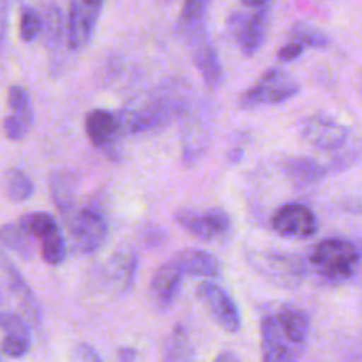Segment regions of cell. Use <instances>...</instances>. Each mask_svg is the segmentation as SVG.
<instances>
[{
  "label": "cell",
  "instance_id": "cell-3",
  "mask_svg": "<svg viewBox=\"0 0 362 362\" xmlns=\"http://www.w3.org/2000/svg\"><path fill=\"white\" fill-rule=\"evenodd\" d=\"M246 260L258 276L278 288L296 290L306 279V262L297 255L250 250Z\"/></svg>",
  "mask_w": 362,
  "mask_h": 362
},
{
  "label": "cell",
  "instance_id": "cell-37",
  "mask_svg": "<svg viewBox=\"0 0 362 362\" xmlns=\"http://www.w3.org/2000/svg\"><path fill=\"white\" fill-rule=\"evenodd\" d=\"M246 7H251V9H260V7H267V4L271 0H240Z\"/></svg>",
  "mask_w": 362,
  "mask_h": 362
},
{
  "label": "cell",
  "instance_id": "cell-27",
  "mask_svg": "<svg viewBox=\"0 0 362 362\" xmlns=\"http://www.w3.org/2000/svg\"><path fill=\"white\" fill-rule=\"evenodd\" d=\"M42 20H45V28H42V37H45L48 49L55 52L60 49L64 39V18L62 11L55 4H49L42 13Z\"/></svg>",
  "mask_w": 362,
  "mask_h": 362
},
{
  "label": "cell",
  "instance_id": "cell-10",
  "mask_svg": "<svg viewBox=\"0 0 362 362\" xmlns=\"http://www.w3.org/2000/svg\"><path fill=\"white\" fill-rule=\"evenodd\" d=\"M349 127L327 115H311L300 124V136L318 151H339L349 140Z\"/></svg>",
  "mask_w": 362,
  "mask_h": 362
},
{
  "label": "cell",
  "instance_id": "cell-5",
  "mask_svg": "<svg viewBox=\"0 0 362 362\" xmlns=\"http://www.w3.org/2000/svg\"><path fill=\"white\" fill-rule=\"evenodd\" d=\"M197 297L212 320L225 332L237 334L243 329V317L233 297L214 279H205L197 286Z\"/></svg>",
  "mask_w": 362,
  "mask_h": 362
},
{
  "label": "cell",
  "instance_id": "cell-33",
  "mask_svg": "<svg viewBox=\"0 0 362 362\" xmlns=\"http://www.w3.org/2000/svg\"><path fill=\"white\" fill-rule=\"evenodd\" d=\"M71 362H103V359L95 352L94 346H90L88 343H78L73 349Z\"/></svg>",
  "mask_w": 362,
  "mask_h": 362
},
{
  "label": "cell",
  "instance_id": "cell-28",
  "mask_svg": "<svg viewBox=\"0 0 362 362\" xmlns=\"http://www.w3.org/2000/svg\"><path fill=\"white\" fill-rule=\"evenodd\" d=\"M34 189V182L23 170L11 168L6 173V193L7 198L14 204H23V202L30 200Z\"/></svg>",
  "mask_w": 362,
  "mask_h": 362
},
{
  "label": "cell",
  "instance_id": "cell-15",
  "mask_svg": "<svg viewBox=\"0 0 362 362\" xmlns=\"http://www.w3.org/2000/svg\"><path fill=\"white\" fill-rule=\"evenodd\" d=\"M99 14H101V9L85 6L81 0H74L71 4L66 27V42L69 49L81 52L85 46H88L95 32Z\"/></svg>",
  "mask_w": 362,
  "mask_h": 362
},
{
  "label": "cell",
  "instance_id": "cell-8",
  "mask_svg": "<svg viewBox=\"0 0 362 362\" xmlns=\"http://www.w3.org/2000/svg\"><path fill=\"white\" fill-rule=\"evenodd\" d=\"M271 226L285 239H311L318 232L315 212L304 204H285L272 214Z\"/></svg>",
  "mask_w": 362,
  "mask_h": 362
},
{
  "label": "cell",
  "instance_id": "cell-30",
  "mask_svg": "<svg viewBox=\"0 0 362 362\" xmlns=\"http://www.w3.org/2000/svg\"><path fill=\"white\" fill-rule=\"evenodd\" d=\"M41 257L48 265H60L67 257V244L60 228L41 239Z\"/></svg>",
  "mask_w": 362,
  "mask_h": 362
},
{
  "label": "cell",
  "instance_id": "cell-29",
  "mask_svg": "<svg viewBox=\"0 0 362 362\" xmlns=\"http://www.w3.org/2000/svg\"><path fill=\"white\" fill-rule=\"evenodd\" d=\"M20 226L25 232L30 233L34 239H45L48 233H52L53 230L59 228L55 218L48 212H30V214H25L20 218Z\"/></svg>",
  "mask_w": 362,
  "mask_h": 362
},
{
  "label": "cell",
  "instance_id": "cell-26",
  "mask_svg": "<svg viewBox=\"0 0 362 362\" xmlns=\"http://www.w3.org/2000/svg\"><path fill=\"white\" fill-rule=\"evenodd\" d=\"M7 105H9L11 110L9 115L32 129L34 108H32V99L27 88L20 87V85H13L7 92Z\"/></svg>",
  "mask_w": 362,
  "mask_h": 362
},
{
  "label": "cell",
  "instance_id": "cell-23",
  "mask_svg": "<svg viewBox=\"0 0 362 362\" xmlns=\"http://www.w3.org/2000/svg\"><path fill=\"white\" fill-rule=\"evenodd\" d=\"M78 177L73 172H55L49 177V194L53 204L57 205L62 214L73 212L74 200H76Z\"/></svg>",
  "mask_w": 362,
  "mask_h": 362
},
{
  "label": "cell",
  "instance_id": "cell-1",
  "mask_svg": "<svg viewBox=\"0 0 362 362\" xmlns=\"http://www.w3.org/2000/svg\"><path fill=\"white\" fill-rule=\"evenodd\" d=\"M189 112V92L182 83H165L120 112L122 133L140 134L168 126Z\"/></svg>",
  "mask_w": 362,
  "mask_h": 362
},
{
  "label": "cell",
  "instance_id": "cell-24",
  "mask_svg": "<svg viewBox=\"0 0 362 362\" xmlns=\"http://www.w3.org/2000/svg\"><path fill=\"white\" fill-rule=\"evenodd\" d=\"M286 175L297 184H311L320 180L325 175V168L311 158H290L285 165Z\"/></svg>",
  "mask_w": 362,
  "mask_h": 362
},
{
  "label": "cell",
  "instance_id": "cell-34",
  "mask_svg": "<svg viewBox=\"0 0 362 362\" xmlns=\"http://www.w3.org/2000/svg\"><path fill=\"white\" fill-rule=\"evenodd\" d=\"M304 48H306V46L300 45L299 41H296V39H290L285 46H281V48H279L278 59L285 64L293 62V60H297L300 55H303Z\"/></svg>",
  "mask_w": 362,
  "mask_h": 362
},
{
  "label": "cell",
  "instance_id": "cell-31",
  "mask_svg": "<svg viewBox=\"0 0 362 362\" xmlns=\"http://www.w3.org/2000/svg\"><path fill=\"white\" fill-rule=\"evenodd\" d=\"M290 39H296L300 45L310 46V48H325L331 42V39L324 30L310 23L293 25V28L290 30Z\"/></svg>",
  "mask_w": 362,
  "mask_h": 362
},
{
  "label": "cell",
  "instance_id": "cell-36",
  "mask_svg": "<svg viewBox=\"0 0 362 362\" xmlns=\"http://www.w3.org/2000/svg\"><path fill=\"white\" fill-rule=\"evenodd\" d=\"M136 359V350L134 349H120L119 350V361L120 362H134Z\"/></svg>",
  "mask_w": 362,
  "mask_h": 362
},
{
  "label": "cell",
  "instance_id": "cell-18",
  "mask_svg": "<svg viewBox=\"0 0 362 362\" xmlns=\"http://www.w3.org/2000/svg\"><path fill=\"white\" fill-rule=\"evenodd\" d=\"M138 272V253L133 247H120L113 253L110 258L108 265H106V279H108L110 286L115 293L129 292L134 285Z\"/></svg>",
  "mask_w": 362,
  "mask_h": 362
},
{
  "label": "cell",
  "instance_id": "cell-22",
  "mask_svg": "<svg viewBox=\"0 0 362 362\" xmlns=\"http://www.w3.org/2000/svg\"><path fill=\"white\" fill-rule=\"evenodd\" d=\"M276 317H278L283 334L286 336L288 341H292L293 345H304L308 341L311 322L306 311L299 310L296 306H283Z\"/></svg>",
  "mask_w": 362,
  "mask_h": 362
},
{
  "label": "cell",
  "instance_id": "cell-20",
  "mask_svg": "<svg viewBox=\"0 0 362 362\" xmlns=\"http://www.w3.org/2000/svg\"><path fill=\"white\" fill-rule=\"evenodd\" d=\"M177 264L180 265L186 276L205 279H221L223 265L216 255L207 253L202 250H184L175 257Z\"/></svg>",
  "mask_w": 362,
  "mask_h": 362
},
{
  "label": "cell",
  "instance_id": "cell-9",
  "mask_svg": "<svg viewBox=\"0 0 362 362\" xmlns=\"http://www.w3.org/2000/svg\"><path fill=\"white\" fill-rule=\"evenodd\" d=\"M175 221L184 232L198 237L202 240H216L228 235L232 228L230 216L221 209H207V211H189L182 209L175 214Z\"/></svg>",
  "mask_w": 362,
  "mask_h": 362
},
{
  "label": "cell",
  "instance_id": "cell-35",
  "mask_svg": "<svg viewBox=\"0 0 362 362\" xmlns=\"http://www.w3.org/2000/svg\"><path fill=\"white\" fill-rule=\"evenodd\" d=\"M214 362H243L239 356L235 352H230V350H225V352L218 354Z\"/></svg>",
  "mask_w": 362,
  "mask_h": 362
},
{
  "label": "cell",
  "instance_id": "cell-25",
  "mask_svg": "<svg viewBox=\"0 0 362 362\" xmlns=\"http://www.w3.org/2000/svg\"><path fill=\"white\" fill-rule=\"evenodd\" d=\"M34 237L28 232H25L20 226V223H7L2 228V243L7 250L16 253L23 260H32L34 257Z\"/></svg>",
  "mask_w": 362,
  "mask_h": 362
},
{
  "label": "cell",
  "instance_id": "cell-6",
  "mask_svg": "<svg viewBox=\"0 0 362 362\" xmlns=\"http://www.w3.org/2000/svg\"><path fill=\"white\" fill-rule=\"evenodd\" d=\"M230 35L246 57H253L264 46L269 30V9L260 7L253 13H235L228 20Z\"/></svg>",
  "mask_w": 362,
  "mask_h": 362
},
{
  "label": "cell",
  "instance_id": "cell-17",
  "mask_svg": "<svg viewBox=\"0 0 362 362\" xmlns=\"http://www.w3.org/2000/svg\"><path fill=\"white\" fill-rule=\"evenodd\" d=\"M85 133L95 148L110 151L115 145L117 138L122 134L120 117L113 115L108 110H92L85 117Z\"/></svg>",
  "mask_w": 362,
  "mask_h": 362
},
{
  "label": "cell",
  "instance_id": "cell-12",
  "mask_svg": "<svg viewBox=\"0 0 362 362\" xmlns=\"http://www.w3.org/2000/svg\"><path fill=\"white\" fill-rule=\"evenodd\" d=\"M187 45L191 48V57H193L194 66L200 71L205 85L212 88V90L221 87L223 81H225V69H223L218 49H216V46L209 39V32L189 39Z\"/></svg>",
  "mask_w": 362,
  "mask_h": 362
},
{
  "label": "cell",
  "instance_id": "cell-4",
  "mask_svg": "<svg viewBox=\"0 0 362 362\" xmlns=\"http://www.w3.org/2000/svg\"><path fill=\"white\" fill-rule=\"evenodd\" d=\"M299 83L290 73L281 67H272L265 71L260 80L247 88L239 99V106L244 110H253L258 106L281 105L299 94Z\"/></svg>",
  "mask_w": 362,
  "mask_h": 362
},
{
  "label": "cell",
  "instance_id": "cell-16",
  "mask_svg": "<svg viewBox=\"0 0 362 362\" xmlns=\"http://www.w3.org/2000/svg\"><path fill=\"white\" fill-rule=\"evenodd\" d=\"M32 325L14 311L2 313V352L9 359H23L32 346Z\"/></svg>",
  "mask_w": 362,
  "mask_h": 362
},
{
  "label": "cell",
  "instance_id": "cell-13",
  "mask_svg": "<svg viewBox=\"0 0 362 362\" xmlns=\"http://www.w3.org/2000/svg\"><path fill=\"white\" fill-rule=\"evenodd\" d=\"M182 276H186L180 269V265L177 264V260L173 258L172 262H166L165 265L156 271V274L152 276L151 281V300L152 306L158 311L165 313V311L172 310V306L175 304L177 297L180 293V285H182Z\"/></svg>",
  "mask_w": 362,
  "mask_h": 362
},
{
  "label": "cell",
  "instance_id": "cell-14",
  "mask_svg": "<svg viewBox=\"0 0 362 362\" xmlns=\"http://www.w3.org/2000/svg\"><path fill=\"white\" fill-rule=\"evenodd\" d=\"M4 283H6L7 292L13 296L16 300L18 308L21 311V317L32 325V327H41V306H39L37 299L32 293L30 286L27 285L21 272L13 265L9 258L4 257Z\"/></svg>",
  "mask_w": 362,
  "mask_h": 362
},
{
  "label": "cell",
  "instance_id": "cell-11",
  "mask_svg": "<svg viewBox=\"0 0 362 362\" xmlns=\"http://www.w3.org/2000/svg\"><path fill=\"white\" fill-rule=\"evenodd\" d=\"M211 144V122L205 110L189 108L182 127V161L187 166L200 161Z\"/></svg>",
  "mask_w": 362,
  "mask_h": 362
},
{
  "label": "cell",
  "instance_id": "cell-21",
  "mask_svg": "<svg viewBox=\"0 0 362 362\" xmlns=\"http://www.w3.org/2000/svg\"><path fill=\"white\" fill-rule=\"evenodd\" d=\"M212 0H184L179 18V28L186 41L207 32V16Z\"/></svg>",
  "mask_w": 362,
  "mask_h": 362
},
{
  "label": "cell",
  "instance_id": "cell-19",
  "mask_svg": "<svg viewBox=\"0 0 362 362\" xmlns=\"http://www.w3.org/2000/svg\"><path fill=\"white\" fill-rule=\"evenodd\" d=\"M262 362H297L296 356L285 343L276 315H265L262 318Z\"/></svg>",
  "mask_w": 362,
  "mask_h": 362
},
{
  "label": "cell",
  "instance_id": "cell-32",
  "mask_svg": "<svg viewBox=\"0 0 362 362\" xmlns=\"http://www.w3.org/2000/svg\"><path fill=\"white\" fill-rule=\"evenodd\" d=\"M45 28V20L42 14L32 7H23L20 14V39L23 42H32L42 34Z\"/></svg>",
  "mask_w": 362,
  "mask_h": 362
},
{
  "label": "cell",
  "instance_id": "cell-2",
  "mask_svg": "<svg viewBox=\"0 0 362 362\" xmlns=\"http://www.w3.org/2000/svg\"><path fill=\"white\" fill-rule=\"evenodd\" d=\"M361 262V253L346 239H325L311 250L310 265L317 276L329 283H343L354 278Z\"/></svg>",
  "mask_w": 362,
  "mask_h": 362
},
{
  "label": "cell",
  "instance_id": "cell-7",
  "mask_svg": "<svg viewBox=\"0 0 362 362\" xmlns=\"http://www.w3.org/2000/svg\"><path fill=\"white\" fill-rule=\"evenodd\" d=\"M69 233L74 250L81 255H92L105 246L108 239V225L99 212L81 209L71 214Z\"/></svg>",
  "mask_w": 362,
  "mask_h": 362
},
{
  "label": "cell",
  "instance_id": "cell-38",
  "mask_svg": "<svg viewBox=\"0 0 362 362\" xmlns=\"http://www.w3.org/2000/svg\"><path fill=\"white\" fill-rule=\"evenodd\" d=\"M81 2L88 7H94V9H103V4H105V0H81Z\"/></svg>",
  "mask_w": 362,
  "mask_h": 362
}]
</instances>
